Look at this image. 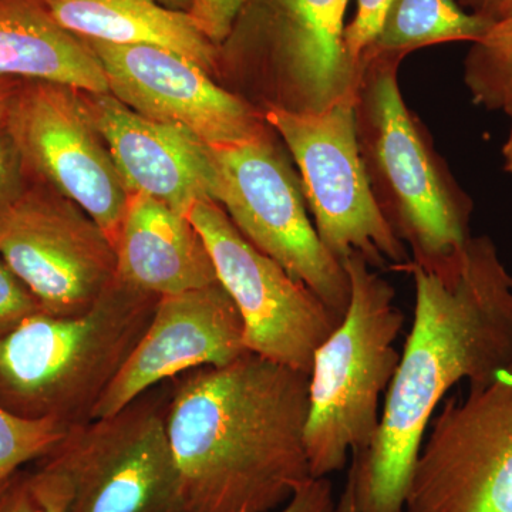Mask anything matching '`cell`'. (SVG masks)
<instances>
[{"mask_svg":"<svg viewBox=\"0 0 512 512\" xmlns=\"http://www.w3.org/2000/svg\"><path fill=\"white\" fill-rule=\"evenodd\" d=\"M268 126L242 143L211 148L218 171L217 204L262 254L345 315L350 282L309 218L299 175Z\"/></svg>","mask_w":512,"mask_h":512,"instance_id":"obj_9","label":"cell"},{"mask_svg":"<svg viewBox=\"0 0 512 512\" xmlns=\"http://www.w3.org/2000/svg\"><path fill=\"white\" fill-rule=\"evenodd\" d=\"M50 18L80 39L113 45H154L180 53L211 76L220 74V49L183 12L158 0H37Z\"/></svg>","mask_w":512,"mask_h":512,"instance_id":"obj_19","label":"cell"},{"mask_svg":"<svg viewBox=\"0 0 512 512\" xmlns=\"http://www.w3.org/2000/svg\"><path fill=\"white\" fill-rule=\"evenodd\" d=\"M350 302L339 328L313 356L305 446L312 478L343 470L349 454L365 451L379 427L402 353L396 340L404 315L382 275L353 254L343 261Z\"/></svg>","mask_w":512,"mask_h":512,"instance_id":"obj_5","label":"cell"},{"mask_svg":"<svg viewBox=\"0 0 512 512\" xmlns=\"http://www.w3.org/2000/svg\"><path fill=\"white\" fill-rule=\"evenodd\" d=\"M3 126L29 177L79 205L116 244L130 191L79 90L20 80Z\"/></svg>","mask_w":512,"mask_h":512,"instance_id":"obj_12","label":"cell"},{"mask_svg":"<svg viewBox=\"0 0 512 512\" xmlns=\"http://www.w3.org/2000/svg\"><path fill=\"white\" fill-rule=\"evenodd\" d=\"M20 80L3 79L0 80V124L5 120L6 111H8L9 101L19 86Z\"/></svg>","mask_w":512,"mask_h":512,"instance_id":"obj_30","label":"cell"},{"mask_svg":"<svg viewBox=\"0 0 512 512\" xmlns=\"http://www.w3.org/2000/svg\"><path fill=\"white\" fill-rule=\"evenodd\" d=\"M127 190L188 215L195 202L217 204L211 147L185 128L141 116L110 93L80 92Z\"/></svg>","mask_w":512,"mask_h":512,"instance_id":"obj_16","label":"cell"},{"mask_svg":"<svg viewBox=\"0 0 512 512\" xmlns=\"http://www.w3.org/2000/svg\"><path fill=\"white\" fill-rule=\"evenodd\" d=\"M461 8L497 23L512 15V0H456Z\"/></svg>","mask_w":512,"mask_h":512,"instance_id":"obj_29","label":"cell"},{"mask_svg":"<svg viewBox=\"0 0 512 512\" xmlns=\"http://www.w3.org/2000/svg\"><path fill=\"white\" fill-rule=\"evenodd\" d=\"M114 248L117 281L136 291L163 298L220 282L190 218L148 195L131 192Z\"/></svg>","mask_w":512,"mask_h":512,"instance_id":"obj_17","label":"cell"},{"mask_svg":"<svg viewBox=\"0 0 512 512\" xmlns=\"http://www.w3.org/2000/svg\"><path fill=\"white\" fill-rule=\"evenodd\" d=\"M40 311L35 296L0 256V338Z\"/></svg>","mask_w":512,"mask_h":512,"instance_id":"obj_26","label":"cell"},{"mask_svg":"<svg viewBox=\"0 0 512 512\" xmlns=\"http://www.w3.org/2000/svg\"><path fill=\"white\" fill-rule=\"evenodd\" d=\"M349 0H244L220 74L254 80L261 110L319 113L355 100L363 67L345 49Z\"/></svg>","mask_w":512,"mask_h":512,"instance_id":"obj_6","label":"cell"},{"mask_svg":"<svg viewBox=\"0 0 512 512\" xmlns=\"http://www.w3.org/2000/svg\"><path fill=\"white\" fill-rule=\"evenodd\" d=\"M335 512H359L356 507L355 490H353L352 478L349 476L348 480H346L345 490H343L338 503H336Z\"/></svg>","mask_w":512,"mask_h":512,"instance_id":"obj_31","label":"cell"},{"mask_svg":"<svg viewBox=\"0 0 512 512\" xmlns=\"http://www.w3.org/2000/svg\"><path fill=\"white\" fill-rule=\"evenodd\" d=\"M245 352L244 322L220 282L163 296L93 419L120 412L165 380L200 367L228 365Z\"/></svg>","mask_w":512,"mask_h":512,"instance_id":"obj_15","label":"cell"},{"mask_svg":"<svg viewBox=\"0 0 512 512\" xmlns=\"http://www.w3.org/2000/svg\"><path fill=\"white\" fill-rule=\"evenodd\" d=\"M164 8L177 10V12L187 13L190 9L192 0H158Z\"/></svg>","mask_w":512,"mask_h":512,"instance_id":"obj_33","label":"cell"},{"mask_svg":"<svg viewBox=\"0 0 512 512\" xmlns=\"http://www.w3.org/2000/svg\"><path fill=\"white\" fill-rule=\"evenodd\" d=\"M311 373L245 352L174 379L165 426L185 512H275L312 478Z\"/></svg>","mask_w":512,"mask_h":512,"instance_id":"obj_2","label":"cell"},{"mask_svg":"<svg viewBox=\"0 0 512 512\" xmlns=\"http://www.w3.org/2000/svg\"><path fill=\"white\" fill-rule=\"evenodd\" d=\"M403 59L377 55L362 63L355 97L357 141L384 218L410 249V261L433 269L466 247L473 201L403 99Z\"/></svg>","mask_w":512,"mask_h":512,"instance_id":"obj_3","label":"cell"},{"mask_svg":"<svg viewBox=\"0 0 512 512\" xmlns=\"http://www.w3.org/2000/svg\"><path fill=\"white\" fill-rule=\"evenodd\" d=\"M393 2L394 0H357L355 18L346 26L343 35L346 52L356 66L363 67V55L379 36Z\"/></svg>","mask_w":512,"mask_h":512,"instance_id":"obj_24","label":"cell"},{"mask_svg":"<svg viewBox=\"0 0 512 512\" xmlns=\"http://www.w3.org/2000/svg\"><path fill=\"white\" fill-rule=\"evenodd\" d=\"M0 256L49 315L89 311L117 278L116 248L106 232L32 178L0 221Z\"/></svg>","mask_w":512,"mask_h":512,"instance_id":"obj_13","label":"cell"},{"mask_svg":"<svg viewBox=\"0 0 512 512\" xmlns=\"http://www.w3.org/2000/svg\"><path fill=\"white\" fill-rule=\"evenodd\" d=\"M503 111L511 120L510 131L503 146V164L505 173L512 174V99L508 101Z\"/></svg>","mask_w":512,"mask_h":512,"instance_id":"obj_32","label":"cell"},{"mask_svg":"<svg viewBox=\"0 0 512 512\" xmlns=\"http://www.w3.org/2000/svg\"><path fill=\"white\" fill-rule=\"evenodd\" d=\"M333 485L328 477L309 478L278 512H335Z\"/></svg>","mask_w":512,"mask_h":512,"instance_id":"obj_28","label":"cell"},{"mask_svg":"<svg viewBox=\"0 0 512 512\" xmlns=\"http://www.w3.org/2000/svg\"><path fill=\"white\" fill-rule=\"evenodd\" d=\"M30 177L15 141L0 124V221L28 190Z\"/></svg>","mask_w":512,"mask_h":512,"instance_id":"obj_27","label":"cell"},{"mask_svg":"<svg viewBox=\"0 0 512 512\" xmlns=\"http://www.w3.org/2000/svg\"><path fill=\"white\" fill-rule=\"evenodd\" d=\"M464 82L478 106L505 109L512 99V15L473 43L464 62Z\"/></svg>","mask_w":512,"mask_h":512,"instance_id":"obj_21","label":"cell"},{"mask_svg":"<svg viewBox=\"0 0 512 512\" xmlns=\"http://www.w3.org/2000/svg\"><path fill=\"white\" fill-rule=\"evenodd\" d=\"M69 427L55 420H33L0 406V484L30 461L46 456Z\"/></svg>","mask_w":512,"mask_h":512,"instance_id":"obj_22","label":"cell"},{"mask_svg":"<svg viewBox=\"0 0 512 512\" xmlns=\"http://www.w3.org/2000/svg\"><path fill=\"white\" fill-rule=\"evenodd\" d=\"M404 512H512V359L441 402L429 424Z\"/></svg>","mask_w":512,"mask_h":512,"instance_id":"obj_8","label":"cell"},{"mask_svg":"<svg viewBox=\"0 0 512 512\" xmlns=\"http://www.w3.org/2000/svg\"><path fill=\"white\" fill-rule=\"evenodd\" d=\"M244 0H192L185 15L202 36L220 49L237 22Z\"/></svg>","mask_w":512,"mask_h":512,"instance_id":"obj_25","label":"cell"},{"mask_svg":"<svg viewBox=\"0 0 512 512\" xmlns=\"http://www.w3.org/2000/svg\"><path fill=\"white\" fill-rule=\"evenodd\" d=\"M165 410L167 400L148 392L120 412L67 429L36 461L72 485L66 512H185Z\"/></svg>","mask_w":512,"mask_h":512,"instance_id":"obj_10","label":"cell"},{"mask_svg":"<svg viewBox=\"0 0 512 512\" xmlns=\"http://www.w3.org/2000/svg\"><path fill=\"white\" fill-rule=\"evenodd\" d=\"M83 40L103 66L109 93L147 119L185 128L211 148L251 140L268 128L264 111L174 50Z\"/></svg>","mask_w":512,"mask_h":512,"instance_id":"obj_14","label":"cell"},{"mask_svg":"<svg viewBox=\"0 0 512 512\" xmlns=\"http://www.w3.org/2000/svg\"><path fill=\"white\" fill-rule=\"evenodd\" d=\"M40 80L109 93L103 66L83 39L50 18L37 0H0V80Z\"/></svg>","mask_w":512,"mask_h":512,"instance_id":"obj_18","label":"cell"},{"mask_svg":"<svg viewBox=\"0 0 512 512\" xmlns=\"http://www.w3.org/2000/svg\"><path fill=\"white\" fill-rule=\"evenodd\" d=\"M265 121L284 140L301 180L318 237L338 261L362 256L370 268L393 269L410 252L375 200L357 141L355 100L319 113L268 107Z\"/></svg>","mask_w":512,"mask_h":512,"instance_id":"obj_7","label":"cell"},{"mask_svg":"<svg viewBox=\"0 0 512 512\" xmlns=\"http://www.w3.org/2000/svg\"><path fill=\"white\" fill-rule=\"evenodd\" d=\"M158 296L114 282L89 311L37 312L0 338V406L76 426L93 419L153 318Z\"/></svg>","mask_w":512,"mask_h":512,"instance_id":"obj_4","label":"cell"},{"mask_svg":"<svg viewBox=\"0 0 512 512\" xmlns=\"http://www.w3.org/2000/svg\"><path fill=\"white\" fill-rule=\"evenodd\" d=\"M494 23L461 8L456 0H394L382 30L363 55H399L451 42L476 43Z\"/></svg>","mask_w":512,"mask_h":512,"instance_id":"obj_20","label":"cell"},{"mask_svg":"<svg viewBox=\"0 0 512 512\" xmlns=\"http://www.w3.org/2000/svg\"><path fill=\"white\" fill-rule=\"evenodd\" d=\"M187 217L207 244L218 281L237 305L249 352L311 373L316 350L339 328L342 316L256 249L220 205L195 202Z\"/></svg>","mask_w":512,"mask_h":512,"instance_id":"obj_11","label":"cell"},{"mask_svg":"<svg viewBox=\"0 0 512 512\" xmlns=\"http://www.w3.org/2000/svg\"><path fill=\"white\" fill-rule=\"evenodd\" d=\"M414 315L399 366L384 396L375 439L353 456L359 512H404L421 444L448 390L481 383L512 359V275L494 242L471 237L434 269L413 261Z\"/></svg>","mask_w":512,"mask_h":512,"instance_id":"obj_1","label":"cell"},{"mask_svg":"<svg viewBox=\"0 0 512 512\" xmlns=\"http://www.w3.org/2000/svg\"><path fill=\"white\" fill-rule=\"evenodd\" d=\"M72 495L63 474L36 463L0 484V512H66Z\"/></svg>","mask_w":512,"mask_h":512,"instance_id":"obj_23","label":"cell"}]
</instances>
